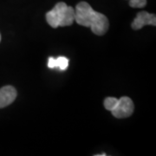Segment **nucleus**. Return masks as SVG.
<instances>
[{
	"mask_svg": "<svg viewBox=\"0 0 156 156\" xmlns=\"http://www.w3.org/2000/svg\"><path fill=\"white\" fill-rule=\"evenodd\" d=\"M147 5V0H129V5L132 8H143Z\"/></svg>",
	"mask_w": 156,
	"mask_h": 156,
	"instance_id": "6e6552de",
	"label": "nucleus"
},
{
	"mask_svg": "<svg viewBox=\"0 0 156 156\" xmlns=\"http://www.w3.org/2000/svg\"><path fill=\"white\" fill-rule=\"evenodd\" d=\"M47 65H48V67L50 68V69H55V68H56V58H54L52 56L49 57V59H48V64Z\"/></svg>",
	"mask_w": 156,
	"mask_h": 156,
	"instance_id": "1a4fd4ad",
	"label": "nucleus"
},
{
	"mask_svg": "<svg viewBox=\"0 0 156 156\" xmlns=\"http://www.w3.org/2000/svg\"><path fill=\"white\" fill-rule=\"evenodd\" d=\"M117 102H118V99L115 97H107L104 100V107L107 110L112 111L116 106Z\"/></svg>",
	"mask_w": 156,
	"mask_h": 156,
	"instance_id": "423d86ee",
	"label": "nucleus"
},
{
	"mask_svg": "<svg viewBox=\"0 0 156 156\" xmlns=\"http://www.w3.org/2000/svg\"><path fill=\"white\" fill-rule=\"evenodd\" d=\"M0 41H1V35H0Z\"/></svg>",
	"mask_w": 156,
	"mask_h": 156,
	"instance_id": "9d476101",
	"label": "nucleus"
},
{
	"mask_svg": "<svg viewBox=\"0 0 156 156\" xmlns=\"http://www.w3.org/2000/svg\"><path fill=\"white\" fill-rule=\"evenodd\" d=\"M75 9L65 3H57L51 11L46 13V20L52 28L69 26L75 22Z\"/></svg>",
	"mask_w": 156,
	"mask_h": 156,
	"instance_id": "f03ea898",
	"label": "nucleus"
},
{
	"mask_svg": "<svg viewBox=\"0 0 156 156\" xmlns=\"http://www.w3.org/2000/svg\"><path fill=\"white\" fill-rule=\"evenodd\" d=\"M134 102L128 96H122L118 99L115 108L112 110L113 115L116 118H127L134 113Z\"/></svg>",
	"mask_w": 156,
	"mask_h": 156,
	"instance_id": "7ed1b4c3",
	"label": "nucleus"
},
{
	"mask_svg": "<svg viewBox=\"0 0 156 156\" xmlns=\"http://www.w3.org/2000/svg\"><path fill=\"white\" fill-rule=\"evenodd\" d=\"M75 21L78 24L89 27L97 36H102L108 30L109 23L106 16L93 10L87 2H80L75 9Z\"/></svg>",
	"mask_w": 156,
	"mask_h": 156,
	"instance_id": "f257e3e1",
	"label": "nucleus"
},
{
	"mask_svg": "<svg viewBox=\"0 0 156 156\" xmlns=\"http://www.w3.org/2000/svg\"><path fill=\"white\" fill-rule=\"evenodd\" d=\"M145 25H156V16L147 11H140L137 13V16L134 18L131 26L134 30H140Z\"/></svg>",
	"mask_w": 156,
	"mask_h": 156,
	"instance_id": "20e7f679",
	"label": "nucleus"
},
{
	"mask_svg": "<svg viewBox=\"0 0 156 156\" xmlns=\"http://www.w3.org/2000/svg\"><path fill=\"white\" fill-rule=\"evenodd\" d=\"M17 97V90L12 86H5L0 89V108L11 104Z\"/></svg>",
	"mask_w": 156,
	"mask_h": 156,
	"instance_id": "39448f33",
	"label": "nucleus"
},
{
	"mask_svg": "<svg viewBox=\"0 0 156 156\" xmlns=\"http://www.w3.org/2000/svg\"><path fill=\"white\" fill-rule=\"evenodd\" d=\"M56 68H59L60 70H66L69 66V59L65 56H59L56 58Z\"/></svg>",
	"mask_w": 156,
	"mask_h": 156,
	"instance_id": "0eeeda50",
	"label": "nucleus"
}]
</instances>
